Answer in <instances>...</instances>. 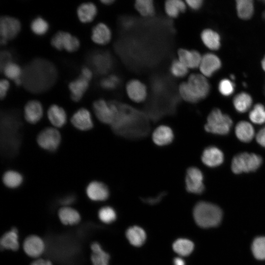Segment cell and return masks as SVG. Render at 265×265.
<instances>
[{
    "label": "cell",
    "instance_id": "6da1fadb",
    "mask_svg": "<svg viewBox=\"0 0 265 265\" xmlns=\"http://www.w3.org/2000/svg\"><path fill=\"white\" fill-rule=\"evenodd\" d=\"M117 110L110 125L113 132L129 139H137L145 137L150 131L147 117L134 108L117 102Z\"/></svg>",
    "mask_w": 265,
    "mask_h": 265
},
{
    "label": "cell",
    "instance_id": "7a4b0ae2",
    "mask_svg": "<svg viewBox=\"0 0 265 265\" xmlns=\"http://www.w3.org/2000/svg\"><path fill=\"white\" fill-rule=\"evenodd\" d=\"M56 75L55 68L50 62L36 58L23 69L22 84L31 92H42L53 84Z\"/></svg>",
    "mask_w": 265,
    "mask_h": 265
},
{
    "label": "cell",
    "instance_id": "3957f363",
    "mask_svg": "<svg viewBox=\"0 0 265 265\" xmlns=\"http://www.w3.org/2000/svg\"><path fill=\"white\" fill-rule=\"evenodd\" d=\"M210 90L206 77L201 74H190L186 81L181 82L178 87L181 98L186 102L196 103L205 98Z\"/></svg>",
    "mask_w": 265,
    "mask_h": 265
},
{
    "label": "cell",
    "instance_id": "277c9868",
    "mask_svg": "<svg viewBox=\"0 0 265 265\" xmlns=\"http://www.w3.org/2000/svg\"><path fill=\"white\" fill-rule=\"evenodd\" d=\"M193 215L196 223L202 228L215 227L221 220V209L213 204L201 201L194 207Z\"/></svg>",
    "mask_w": 265,
    "mask_h": 265
},
{
    "label": "cell",
    "instance_id": "5b68a950",
    "mask_svg": "<svg viewBox=\"0 0 265 265\" xmlns=\"http://www.w3.org/2000/svg\"><path fill=\"white\" fill-rule=\"evenodd\" d=\"M232 120L227 114L220 109H213L208 115L205 130L209 132L225 135L229 133L232 126Z\"/></svg>",
    "mask_w": 265,
    "mask_h": 265
},
{
    "label": "cell",
    "instance_id": "8992f818",
    "mask_svg": "<svg viewBox=\"0 0 265 265\" xmlns=\"http://www.w3.org/2000/svg\"><path fill=\"white\" fill-rule=\"evenodd\" d=\"M262 163V158L253 153H242L233 159L232 171L235 174L249 172L256 170Z\"/></svg>",
    "mask_w": 265,
    "mask_h": 265
},
{
    "label": "cell",
    "instance_id": "52a82bcc",
    "mask_svg": "<svg viewBox=\"0 0 265 265\" xmlns=\"http://www.w3.org/2000/svg\"><path fill=\"white\" fill-rule=\"evenodd\" d=\"M61 140L60 132L53 127L42 129L36 137V142L38 146L50 153H54L58 149Z\"/></svg>",
    "mask_w": 265,
    "mask_h": 265
},
{
    "label": "cell",
    "instance_id": "ba28073f",
    "mask_svg": "<svg viewBox=\"0 0 265 265\" xmlns=\"http://www.w3.org/2000/svg\"><path fill=\"white\" fill-rule=\"evenodd\" d=\"M92 106L96 117L100 122L110 126L112 124L117 110V101L98 99L93 102Z\"/></svg>",
    "mask_w": 265,
    "mask_h": 265
},
{
    "label": "cell",
    "instance_id": "9c48e42d",
    "mask_svg": "<svg viewBox=\"0 0 265 265\" xmlns=\"http://www.w3.org/2000/svg\"><path fill=\"white\" fill-rule=\"evenodd\" d=\"M3 133L10 134L4 136V148L9 151L15 152L19 148L20 138L18 132L20 123L10 116H4L3 118Z\"/></svg>",
    "mask_w": 265,
    "mask_h": 265
},
{
    "label": "cell",
    "instance_id": "30bf717a",
    "mask_svg": "<svg viewBox=\"0 0 265 265\" xmlns=\"http://www.w3.org/2000/svg\"><path fill=\"white\" fill-rule=\"evenodd\" d=\"M51 46L58 51L65 50L69 53H74L80 47L79 39L71 33L59 30L51 39Z\"/></svg>",
    "mask_w": 265,
    "mask_h": 265
},
{
    "label": "cell",
    "instance_id": "8fae6325",
    "mask_svg": "<svg viewBox=\"0 0 265 265\" xmlns=\"http://www.w3.org/2000/svg\"><path fill=\"white\" fill-rule=\"evenodd\" d=\"M20 21L17 18L4 15L0 18V43L6 45L9 41L15 39L21 31Z\"/></svg>",
    "mask_w": 265,
    "mask_h": 265
},
{
    "label": "cell",
    "instance_id": "7c38bea8",
    "mask_svg": "<svg viewBox=\"0 0 265 265\" xmlns=\"http://www.w3.org/2000/svg\"><path fill=\"white\" fill-rule=\"evenodd\" d=\"M92 78L93 76L87 72H80L77 78L69 82L68 87L71 99L73 102H79L82 99L89 87Z\"/></svg>",
    "mask_w": 265,
    "mask_h": 265
},
{
    "label": "cell",
    "instance_id": "4fadbf2b",
    "mask_svg": "<svg viewBox=\"0 0 265 265\" xmlns=\"http://www.w3.org/2000/svg\"><path fill=\"white\" fill-rule=\"evenodd\" d=\"M204 176L201 171L196 167L188 168L185 177L186 189L188 192L200 194L205 189Z\"/></svg>",
    "mask_w": 265,
    "mask_h": 265
},
{
    "label": "cell",
    "instance_id": "5bb4252c",
    "mask_svg": "<svg viewBox=\"0 0 265 265\" xmlns=\"http://www.w3.org/2000/svg\"><path fill=\"white\" fill-rule=\"evenodd\" d=\"M70 122L75 129L81 132L89 131L94 127L91 113L85 107L76 110L71 117Z\"/></svg>",
    "mask_w": 265,
    "mask_h": 265
},
{
    "label": "cell",
    "instance_id": "9a60e30c",
    "mask_svg": "<svg viewBox=\"0 0 265 265\" xmlns=\"http://www.w3.org/2000/svg\"><path fill=\"white\" fill-rule=\"evenodd\" d=\"M126 92L128 98L132 102L140 103L145 101L148 95L146 85L137 79H132L126 85Z\"/></svg>",
    "mask_w": 265,
    "mask_h": 265
},
{
    "label": "cell",
    "instance_id": "2e32d148",
    "mask_svg": "<svg viewBox=\"0 0 265 265\" xmlns=\"http://www.w3.org/2000/svg\"><path fill=\"white\" fill-rule=\"evenodd\" d=\"M87 197L94 202H102L107 200L110 194L109 188L103 182L97 180L90 182L85 188Z\"/></svg>",
    "mask_w": 265,
    "mask_h": 265
},
{
    "label": "cell",
    "instance_id": "e0dca14e",
    "mask_svg": "<svg viewBox=\"0 0 265 265\" xmlns=\"http://www.w3.org/2000/svg\"><path fill=\"white\" fill-rule=\"evenodd\" d=\"M23 114L26 122L32 125L36 124L40 121L44 114L42 103L35 99L28 101L24 106Z\"/></svg>",
    "mask_w": 265,
    "mask_h": 265
},
{
    "label": "cell",
    "instance_id": "ac0fdd59",
    "mask_svg": "<svg viewBox=\"0 0 265 265\" xmlns=\"http://www.w3.org/2000/svg\"><path fill=\"white\" fill-rule=\"evenodd\" d=\"M112 38V32L105 23L99 22L91 29V39L96 44L104 46L108 44Z\"/></svg>",
    "mask_w": 265,
    "mask_h": 265
},
{
    "label": "cell",
    "instance_id": "d6986e66",
    "mask_svg": "<svg viewBox=\"0 0 265 265\" xmlns=\"http://www.w3.org/2000/svg\"><path fill=\"white\" fill-rule=\"evenodd\" d=\"M23 249L29 257L38 258L44 252L45 244L43 239L36 235L28 236L23 243Z\"/></svg>",
    "mask_w": 265,
    "mask_h": 265
},
{
    "label": "cell",
    "instance_id": "ffe728a7",
    "mask_svg": "<svg viewBox=\"0 0 265 265\" xmlns=\"http://www.w3.org/2000/svg\"><path fill=\"white\" fill-rule=\"evenodd\" d=\"M221 65L220 60L216 55L207 53L202 55L199 68L201 74L207 78L212 76Z\"/></svg>",
    "mask_w": 265,
    "mask_h": 265
},
{
    "label": "cell",
    "instance_id": "44dd1931",
    "mask_svg": "<svg viewBox=\"0 0 265 265\" xmlns=\"http://www.w3.org/2000/svg\"><path fill=\"white\" fill-rule=\"evenodd\" d=\"M47 116L52 127L57 129L63 127L67 121V114L61 106L53 104L48 107Z\"/></svg>",
    "mask_w": 265,
    "mask_h": 265
},
{
    "label": "cell",
    "instance_id": "7402d4cb",
    "mask_svg": "<svg viewBox=\"0 0 265 265\" xmlns=\"http://www.w3.org/2000/svg\"><path fill=\"white\" fill-rule=\"evenodd\" d=\"M178 59L189 69L199 68L202 55L197 51L181 48L177 52Z\"/></svg>",
    "mask_w": 265,
    "mask_h": 265
},
{
    "label": "cell",
    "instance_id": "603a6c76",
    "mask_svg": "<svg viewBox=\"0 0 265 265\" xmlns=\"http://www.w3.org/2000/svg\"><path fill=\"white\" fill-rule=\"evenodd\" d=\"M77 16L79 20L83 24L92 22L98 13V8L92 2H85L80 4L77 8Z\"/></svg>",
    "mask_w": 265,
    "mask_h": 265
},
{
    "label": "cell",
    "instance_id": "cb8c5ba5",
    "mask_svg": "<svg viewBox=\"0 0 265 265\" xmlns=\"http://www.w3.org/2000/svg\"><path fill=\"white\" fill-rule=\"evenodd\" d=\"M201 159L204 164L210 167L220 165L223 161L224 155L222 151L214 146H210L204 150Z\"/></svg>",
    "mask_w": 265,
    "mask_h": 265
},
{
    "label": "cell",
    "instance_id": "d4e9b609",
    "mask_svg": "<svg viewBox=\"0 0 265 265\" xmlns=\"http://www.w3.org/2000/svg\"><path fill=\"white\" fill-rule=\"evenodd\" d=\"M174 138L172 130L166 125H160L157 127L152 134V139L154 143L159 146H164L172 142Z\"/></svg>",
    "mask_w": 265,
    "mask_h": 265
},
{
    "label": "cell",
    "instance_id": "484cf974",
    "mask_svg": "<svg viewBox=\"0 0 265 265\" xmlns=\"http://www.w3.org/2000/svg\"><path fill=\"white\" fill-rule=\"evenodd\" d=\"M58 215L61 223L65 225H74L80 220V215L78 211L70 206L61 208Z\"/></svg>",
    "mask_w": 265,
    "mask_h": 265
},
{
    "label": "cell",
    "instance_id": "4316f807",
    "mask_svg": "<svg viewBox=\"0 0 265 265\" xmlns=\"http://www.w3.org/2000/svg\"><path fill=\"white\" fill-rule=\"evenodd\" d=\"M24 181L23 175L15 170H8L5 171L2 176L3 184L10 189L19 188L23 185Z\"/></svg>",
    "mask_w": 265,
    "mask_h": 265
},
{
    "label": "cell",
    "instance_id": "83f0119b",
    "mask_svg": "<svg viewBox=\"0 0 265 265\" xmlns=\"http://www.w3.org/2000/svg\"><path fill=\"white\" fill-rule=\"evenodd\" d=\"M1 248L6 250L16 251L19 247L18 231L16 228H12L5 233L0 240Z\"/></svg>",
    "mask_w": 265,
    "mask_h": 265
},
{
    "label": "cell",
    "instance_id": "f1b7e54d",
    "mask_svg": "<svg viewBox=\"0 0 265 265\" xmlns=\"http://www.w3.org/2000/svg\"><path fill=\"white\" fill-rule=\"evenodd\" d=\"M126 236L129 242L135 247H140L145 242L146 232L141 227L132 226L126 231Z\"/></svg>",
    "mask_w": 265,
    "mask_h": 265
},
{
    "label": "cell",
    "instance_id": "f546056e",
    "mask_svg": "<svg viewBox=\"0 0 265 265\" xmlns=\"http://www.w3.org/2000/svg\"><path fill=\"white\" fill-rule=\"evenodd\" d=\"M91 249L92 265H109L110 256L98 242H93L91 244Z\"/></svg>",
    "mask_w": 265,
    "mask_h": 265
},
{
    "label": "cell",
    "instance_id": "4dcf8cb0",
    "mask_svg": "<svg viewBox=\"0 0 265 265\" xmlns=\"http://www.w3.org/2000/svg\"><path fill=\"white\" fill-rule=\"evenodd\" d=\"M187 5L185 1L182 0H168L164 2V11L166 15L176 18L182 13L185 12Z\"/></svg>",
    "mask_w": 265,
    "mask_h": 265
},
{
    "label": "cell",
    "instance_id": "1f68e13d",
    "mask_svg": "<svg viewBox=\"0 0 265 265\" xmlns=\"http://www.w3.org/2000/svg\"><path fill=\"white\" fill-rule=\"evenodd\" d=\"M201 39L204 45L211 50H216L220 46L219 34L211 29H205L201 33Z\"/></svg>",
    "mask_w": 265,
    "mask_h": 265
},
{
    "label": "cell",
    "instance_id": "d6a6232c",
    "mask_svg": "<svg viewBox=\"0 0 265 265\" xmlns=\"http://www.w3.org/2000/svg\"><path fill=\"white\" fill-rule=\"evenodd\" d=\"M237 137L242 142H250L254 137V130L250 123L246 121H240L235 128Z\"/></svg>",
    "mask_w": 265,
    "mask_h": 265
},
{
    "label": "cell",
    "instance_id": "836d02e7",
    "mask_svg": "<svg viewBox=\"0 0 265 265\" xmlns=\"http://www.w3.org/2000/svg\"><path fill=\"white\" fill-rule=\"evenodd\" d=\"M194 247L193 242L187 238H180L173 243L172 248L175 253L180 256H187L190 255Z\"/></svg>",
    "mask_w": 265,
    "mask_h": 265
},
{
    "label": "cell",
    "instance_id": "e575fe53",
    "mask_svg": "<svg viewBox=\"0 0 265 265\" xmlns=\"http://www.w3.org/2000/svg\"><path fill=\"white\" fill-rule=\"evenodd\" d=\"M6 79L12 80L14 82L22 78L23 69L16 63L10 61L0 69Z\"/></svg>",
    "mask_w": 265,
    "mask_h": 265
},
{
    "label": "cell",
    "instance_id": "d590c367",
    "mask_svg": "<svg viewBox=\"0 0 265 265\" xmlns=\"http://www.w3.org/2000/svg\"><path fill=\"white\" fill-rule=\"evenodd\" d=\"M236 7L238 16L242 19H249L253 15L254 4L251 0H237Z\"/></svg>",
    "mask_w": 265,
    "mask_h": 265
},
{
    "label": "cell",
    "instance_id": "8d00e7d4",
    "mask_svg": "<svg viewBox=\"0 0 265 265\" xmlns=\"http://www.w3.org/2000/svg\"><path fill=\"white\" fill-rule=\"evenodd\" d=\"M252 103L251 97L245 92L238 94L233 100V104L236 109L240 113L247 111L251 107Z\"/></svg>",
    "mask_w": 265,
    "mask_h": 265
},
{
    "label": "cell",
    "instance_id": "74e56055",
    "mask_svg": "<svg viewBox=\"0 0 265 265\" xmlns=\"http://www.w3.org/2000/svg\"><path fill=\"white\" fill-rule=\"evenodd\" d=\"M134 7L138 13L144 17H150L154 15L155 7L152 0H136Z\"/></svg>",
    "mask_w": 265,
    "mask_h": 265
},
{
    "label": "cell",
    "instance_id": "f35d334b",
    "mask_svg": "<svg viewBox=\"0 0 265 265\" xmlns=\"http://www.w3.org/2000/svg\"><path fill=\"white\" fill-rule=\"evenodd\" d=\"M48 21L41 16L34 18L30 24V28L32 33L38 36H43L47 33L49 29Z\"/></svg>",
    "mask_w": 265,
    "mask_h": 265
},
{
    "label": "cell",
    "instance_id": "ab89813d",
    "mask_svg": "<svg viewBox=\"0 0 265 265\" xmlns=\"http://www.w3.org/2000/svg\"><path fill=\"white\" fill-rule=\"evenodd\" d=\"M90 57L89 60L95 69L99 72H103L107 70L109 66V61L105 54L95 53Z\"/></svg>",
    "mask_w": 265,
    "mask_h": 265
},
{
    "label": "cell",
    "instance_id": "60d3db41",
    "mask_svg": "<svg viewBox=\"0 0 265 265\" xmlns=\"http://www.w3.org/2000/svg\"><path fill=\"white\" fill-rule=\"evenodd\" d=\"M251 248L253 254L256 259L265 260V237H260L255 238Z\"/></svg>",
    "mask_w": 265,
    "mask_h": 265
},
{
    "label": "cell",
    "instance_id": "b9f144b4",
    "mask_svg": "<svg viewBox=\"0 0 265 265\" xmlns=\"http://www.w3.org/2000/svg\"><path fill=\"white\" fill-rule=\"evenodd\" d=\"M98 217L102 222L110 224L116 219L117 214L113 208L106 206L102 207L99 210Z\"/></svg>",
    "mask_w": 265,
    "mask_h": 265
},
{
    "label": "cell",
    "instance_id": "7bdbcfd3",
    "mask_svg": "<svg viewBox=\"0 0 265 265\" xmlns=\"http://www.w3.org/2000/svg\"><path fill=\"white\" fill-rule=\"evenodd\" d=\"M249 118L254 123L262 124L265 123V108L260 104L256 105L249 113Z\"/></svg>",
    "mask_w": 265,
    "mask_h": 265
},
{
    "label": "cell",
    "instance_id": "ee69618b",
    "mask_svg": "<svg viewBox=\"0 0 265 265\" xmlns=\"http://www.w3.org/2000/svg\"><path fill=\"white\" fill-rule=\"evenodd\" d=\"M189 69L178 58L172 62L170 71L172 75L177 78L185 77L188 72Z\"/></svg>",
    "mask_w": 265,
    "mask_h": 265
},
{
    "label": "cell",
    "instance_id": "f6af8a7d",
    "mask_svg": "<svg viewBox=\"0 0 265 265\" xmlns=\"http://www.w3.org/2000/svg\"><path fill=\"white\" fill-rule=\"evenodd\" d=\"M218 89L222 95L228 96L233 93L235 87L231 80L228 79H223L219 83Z\"/></svg>",
    "mask_w": 265,
    "mask_h": 265
},
{
    "label": "cell",
    "instance_id": "bcb514c9",
    "mask_svg": "<svg viewBox=\"0 0 265 265\" xmlns=\"http://www.w3.org/2000/svg\"><path fill=\"white\" fill-rule=\"evenodd\" d=\"M118 82L117 77L114 75H111L108 77L102 79L100 81V85L104 89L112 90L114 89Z\"/></svg>",
    "mask_w": 265,
    "mask_h": 265
},
{
    "label": "cell",
    "instance_id": "7dc6e473",
    "mask_svg": "<svg viewBox=\"0 0 265 265\" xmlns=\"http://www.w3.org/2000/svg\"><path fill=\"white\" fill-rule=\"evenodd\" d=\"M166 192H161L155 197H150L147 198H141V200L143 202L150 205H154L159 203L162 199L166 196Z\"/></svg>",
    "mask_w": 265,
    "mask_h": 265
},
{
    "label": "cell",
    "instance_id": "c3c4849f",
    "mask_svg": "<svg viewBox=\"0 0 265 265\" xmlns=\"http://www.w3.org/2000/svg\"><path fill=\"white\" fill-rule=\"evenodd\" d=\"M10 82L8 79H2L0 80V98L1 100L5 99L7 96L10 88Z\"/></svg>",
    "mask_w": 265,
    "mask_h": 265
},
{
    "label": "cell",
    "instance_id": "681fc988",
    "mask_svg": "<svg viewBox=\"0 0 265 265\" xmlns=\"http://www.w3.org/2000/svg\"><path fill=\"white\" fill-rule=\"evenodd\" d=\"M185 2L186 5L193 10H199L203 4L202 0H186Z\"/></svg>",
    "mask_w": 265,
    "mask_h": 265
},
{
    "label": "cell",
    "instance_id": "f907efd6",
    "mask_svg": "<svg viewBox=\"0 0 265 265\" xmlns=\"http://www.w3.org/2000/svg\"><path fill=\"white\" fill-rule=\"evenodd\" d=\"M76 200V196L73 194H69L60 199V203L64 206H69Z\"/></svg>",
    "mask_w": 265,
    "mask_h": 265
},
{
    "label": "cell",
    "instance_id": "816d5d0a",
    "mask_svg": "<svg viewBox=\"0 0 265 265\" xmlns=\"http://www.w3.org/2000/svg\"><path fill=\"white\" fill-rule=\"evenodd\" d=\"M11 53L7 51H4L0 54V69L7 63L12 61Z\"/></svg>",
    "mask_w": 265,
    "mask_h": 265
},
{
    "label": "cell",
    "instance_id": "f5cc1de1",
    "mask_svg": "<svg viewBox=\"0 0 265 265\" xmlns=\"http://www.w3.org/2000/svg\"><path fill=\"white\" fill-rule=\"evenodd\" d=\"M256 140L260 145L265 147V127L259 131L256 135Z\"/></svg>",
    "mask_w": 265,
    "mask_h": 265
},
{
    "label": "cell",
    "instance_id": "db71d44e",
    "mask_svg": "<svg viewBox=\"0 0 265 265\" xmlns=\"http://www.w3.org/2000/svg\"><path fill=\"white\" fill-rule=\"evenodd\" d=\"M30 265H53L52 263L48 260L43 259H38L32 262Z\"/></svg>",
    "mask_w": 265,
    "mask_h": 265
},
{
    "label": "cell",
    "instance_id": "11a10c76",
    "mask_svg": "<svg viewBox=\"0 0 265 265\" xmlns=\"http://www.w3.org/2000/svg\"><path fill=\"white\" fill-rule=\"evenodd\" d=\"M174 265H186L185 261L181 257H176L173 260Z\"/></svg>",
    "mask_w": 265,
    "mask_h": 265
},
{
    "label": "cell",
    "instance_id": "9f6ffc18",
    "mask_svg": "<svg viewBox=\"0 0 265 265\" xmlns=\"http://www.w3.org/2000/svg\"><path fill=\"white\" fill-rule=\"evenodd\" d=\"M114 0H101L100 2L104 5H110L114 2Z\"/></svg>",
    "mask_w": 265,
    "mask_h": 265
},
{
    "label": "cell",
    "instance_id": "6f0895ef",
    "mask_svg": "<svg viewBox=\"0 0 265 265\" xmlns=\"http://www.w3.org/2000/svg\"><path fill=\"white\" fill-rule=\"evenodd\" d=\"M262 66L263 69L265 71V56L264 57V58H263L262 60Z\"/></svg>",
    "mask_w": 265,
    "mask_h": 265
},
{
    "label": "cell",
    "instance_id": "680465c9",
    "mask_svg": "<svg viewBox=\"0 0 265 265\" xmlns=\"http://www.w3.org/2000/svg\"><path fill=\"white\" fill-rule=\"evenodd\" d=\"M263 17L265 18V11L263 13Z\"/></svg>",
    "mask_w": 265,
    "mask_h": 265
},
{
    "label": "cell",
    "instance_id": "91938a15",
    "mask_svg": "<svg viewBox=\"0 0 265 265\" xmlns=\"http://www.w3.org/2000/svg\"></svg>",
    "mask_w": 265,
    "mask_h": 265
}]
</instances>
